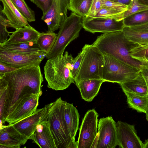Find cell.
Here are the masks:
<instances>
[{
    "mask_svg": "<svg viewBox=\"0 0 148 148\" xmlns=\"http://www.w3.org/2000/svg\"><path fill=\"white\" fill-rule=\"evenodd\" d=\"M32 140L41 148H57L50 122L47 120L37 125Z\"/></svg>",
    "mask_w": 148,
    "mask_h": 148,
    "instance_id": "e0dca14e",
    "label": "cell"
},
{
    "mask_svg": "<svg viewBox=\"0 0 148 148\" xmlns=\"http://www.w3.org/2000/svg\"><path fill=\"white\" fill-rule=\"evenodd\" d=\"M104 65V55L97 47L87 44L75 82L85 79H102Z\"/></svg>",
    "mask_w": 148,
    "mask_h": 148,
    "instance_id": "8992f818",
    "label": "cell"
},
{
    "mask_svg": "<svg viewBox=\"0 0 148 148\" xmlns=\"http://www.w3.org/2000/svg\"><path fill=\"white\" fill-rule=\"evenodd\" d=\"M43 81L40 65L27 66L0 75V120L5 122L8 115L25 97L42 93Z\"/></svg>",
    "mask_w": 148,
    "mask_h": 148,
    "instance_id": "6da1fadb",
    "label": "cell"
},
{
    "mask_svg": "<svg viewBox=\"0 0 148 148\" xmlns=\"http://www.w3.org/2000/svg\"><path fill=\"white\" fill-rule=\"evenodd\" d=\"M65 101L60 97L45 106L47 118L57 148H77V142L71 136L64 114Z\"/></svg>",
    "mask_w": 148,
    "mask_h": 148,
    "instance_id": "277c9868",
    "label": "cell"
},
{
    "mask_svg": "<svg viewBox=\"0 0 148 148\" xmlns=\"http://www.w3.org/2000/svg\"><path fill=\"white\" fill-rule=\"evenodd\" d=\"M70 0H53L47 12L41 19L47 24L48 31L54 32L60 29L68 16Z\"/></svg>",
    "mask_w": 148,
    "mask_h": 148,
    "instance_id": "8fae6325",
    "label": "cell"
},
{
    "mask_svg": "<svg viewBox=\"0 0 148 148\" xmlns=\"http://www.w3.org/2000/svg\"><path fill=\"white\" fill-rule=\"evenodd\" d=\"M119 84L123 91L142 96L148 95L146 83L140 72L134 78Z\"/></svg>",
    "mask_w": 148,
    "mask_h": 148,
    "instance_id": "7402d4cb",
    "label": "cell"
},
{
    "mask_svg": "<svg viewBox=\"0 0 148 148\" xmlns=\"http://www.w3.org/2000/svg\"><path fill=\"white\" fill-rule=\"evenodd\" d=\"M130 40L141 46L148 45V30H138L125 26L123 30Z\"/></svg>",
    "mask_w": 148,
    "mask_h": 148,
    "instance_id": "d4e9b609",
    "label": "cell"
},
{
    "mask_svg": "<svg viewBox=\"0 0 148 148\" xmlns=\"http://www.w3.org/2000/svg\"><path fill=\"white\" fill-rule=\"evenodd\" d=\"M1 5L0 7V44L5 42L7 40L8 37L10 36L11 32L7 30L9 27V22L3 12Z\"/></svg>",
    "mask_w": 148,
    "mask_h": 148,
    "instance_id": "1f68e13d",
    "label": "cell"
},
{
    "mask_svg": "<svg viewBox=\"0 0 148 148\" xmlns=\"http://www.w3.org/2000/svg\"><path fill=\"white\" fill-rule=\"evenodd\" d=\"M118 145L121 148H144L134 126L119 121L116 123Z\"/></svg>",
    "mask_w": 148,
    "mask_h": 148,
    "instance_id": "5bb4252c",
    "label": "cell"
},
{
    "mask_svg": "<svg viewBox=\"0 0 148 148\" xmlns=\"http://www.w3.org/2000/svg\"><path fill=\"white\" fill-rule=\"evenodd\" d=\"M103 82L102 79H90L81 80L75 83L82 99L90 102L97 95Z\"/></svg>",
    "mask_w": 148,
    "mask_h": 148,
    "instance_id": "d6986e66",
    "label": "cell"
},
{
    "mask_svg": "<svg viewBox=\"0 0 148 148\" xmlns=\"http://www.w3.org/2000/svg\"><path fill=\"white\" fill-rule=\"evenodd\" d=\"M35 4L37 7L42 11L43 15L47 12L51 6L53 0H30Z\"/></svg>",
    "mask_w": 148,
    "mask_h": 148,
    "instance_id": "d590c367",
    "label": "cell"
},
{
    "mask_svg": "<svg viewBox=\"0 0 148 148\" xmlns=\"http://www.w3.org/2000/svg\"><path fill=\"white\" fill-rule=\"evenodd\" d=\"M102 8L125 11L127 6L111 0H101Z\"/></svg>",
    "mask_w": 148,
    "mask_h": 148,
    "instance_id": "e575fe53",
    "label": "cell"
},
{
    "mask_svg": "<svg viewBox=\"0 0 148 148\" xmlns=\"http://www.w3.org/2000/svg\"><path fill=\"white\" fill-rule=\"evenodd\" d=\"M114 1L128 6L130 3L131 0H111Z\"/></svg>",
    "mask_w": 148,
    "mask_h": 148,
    "instance_id": "60d3db41",
    "label": "cell"
},
{
    "mask_svg": "<svg viewBox=\"0 0 148 148\" xmlns=\"http://www.w3.org/2000/svg\"><path fill=\"white\" fill-rule=\"evenodd\" d=\"M42 93H33L24 98L5 119L9 124L15 123L33 113L37 109Z\"/></svg>",
    "mask_w": 148,
    "mask_h": 148,
    "instance_id": "4fadbf2b",
    "label": "cell"
},
{
    "mask_svg": "<svg viewBox=\"0 0 148 148\" xmlns=\"http://www.w3.org/2000/svg\"><path fill=\"white\" fill-rule=\"evenodd\" d=\"M57 36V34L54 32H42L40 33L36 42L40 48L47 54L54 44Z\"/></svg>",
    "mask_w": 148,
    "mask_h": 148,
    "instance_id": "4316f807",
    "label": "cell"
},
{
    "mask_svg": "<svg viewBox=\"0 0 148 148\" xmlns=\"http://www.w3.org/2000/svg\"><path fill=\"white\" fill-rule=\"evenodd\" d=\"M18 69L0 63V75Z\"/></svg>",
    "mask_w": 148,
    "mask_h": 148,
    "instance_id": "74e56055",
    "label": "cell"
},
{
    "mask_svg": "<svg viewBox=\"0 0 148 148\" xmlns=\"http://www.w3.org/2000/svg\"><path fill=\"white\" fill-rule=\"evenodd\" d=\"M0 125V148H19L28 140L12 124L6 125L1 124Z\"/></svg>",
    "mask_w": 148,
    "mask_h": 148,
    "instance_id": "2e32d148",
    "label": "cell"
},
{
    "mask_svg": "<svg viewBox=\"0 0 148 148\" xmlns=\"http://www.w3.org/2000/svg\"><path fill=\"white\" fill-rule=\"evenodd\" d=\"M133 29L138 30H148V23L141 25L130 27Z\"/></svg>",
    "mask_w": 148,
    "mask_h": 148,
    "instance_id": "ab89813d",
    "label": "cell"
},
{
    "mask_svg": "<svg viewBox=\"0 0 148 148\" xmlns=\"http://www.w3.org/2000/svg\"><path fill=\"white\" fill-rule=\"evenodd\" d=\"M47 119V112L45 106L41 108H37L31 115L12 124L21 133L25 135L28 139L32 140L37 125L40 122Z\"/></svg>",
    "mask_w": 148,
    "mask_h": 148,
    "instance_id": "9a60e30c",
    "label": "cell"
},
{
    "mask_svg": "<svg viewBox=\"0 0 148 148\" xmlns=\"http://www.w3.org/2000/svg\"><path fill=\"white\" fill-rule=\"evenodd\" d=\"M102 8L101 0H92L89 13L87 17H94Z\"/></svg>",
    "mask_w": 148,
    "mask_h": 148,
    "instance_id": "8d00e7d4",
    "label": "cell"
},
{
    "mask_svg": "<svg viewBox=\"0 0 148 148\" xmlns=\"http://www.w3.org/2000/svg\"><path fill=\"white\" fill-rule=\"evenodd\" d=\"M72 56L65 51L64 55L57 56L47 60L44 67L47 87L55 90H63L74 83L71 72L73 60Z\"/></svg>",
    "mask_w": 148,
    "mask_h": 148,
    "instance_id": "3957f363",
    "label": "cell"
},
{
    "mask_svg": "<svg viewBox=\"0 0 148 148\" xmlns=\"http://www.w3.org/2000/svg\"><path fill=\"white\" fill-rule=\"evenodd\" d=\"M0 0L3 6L2 10L9 22V27L17 30L29 25L10 0Z\"/></svg>",
    "mask_w": 148,
    "mask_h": 148,
    "instance_id": "ac0fdd59",
    "label": "cell"
},
{
    "mask_svg": "<svg viewBox=\"0 0 148 148\" xmlns=\"http://www.w3.org/2000/svg\"><path fill=\"white\" fill-rule=\"evenodd\" d=\"M0 48L16 53H32L44 51L38 46L36 41L14 43H4L0 44Z\"/></svg>",
    "mask_w": 148,
    "mask_h": 148,
    "instance_id": "603a6c76",
    "label": "cell"
},
{
    "mask_svg": "<svg viewBox=\"0 0 148 148\" xmlns=\"http://www.w3.org/2000/svg\"><path fill=\"white\" fill-rule=\"evenodd\" d=\"M84 17L72 12L67 17L60 27L53 47L46 57L49 59L57 56L62 55L66 47L79 36L83 28Z\"/></svg>",
    "mask_w": 148,
    "mask_h": 148,
    "instance_id": "5b68a950",
    "label": "cell"
},
{
    "mask_svg": "<svg viewBox=\"0 0 148 148\" xmlns=\"http://www.w3.org/2000/svg\"><path fill=\"white\" fill-rule=\"evenodd\" d=\"M125 26L132 27L148 23V10L128 16L123 19Z\"/></svg>",
    "mask_w": 148,
    "mask_h": 148,
    "instance_id": "83f0119b",
    "label": "cell"
},
{
    "mask_svg": "<svg viewBox=\"0 0 148 148\" xmlns=\"http://www.w3.org/2000/svg\"><path fill=\"white\" fill-rule=\"evenodd\" d=\"M104 56L102 79L104 82L119 84L134 78L140 72L139 70L113 58L105 55Z\"/></svg>",
    "mask_w": 148,
    "mask_h": 148,
    "instance_id": "52a82bcc",
    "label": "cell"
},
{
    "mask_svg": "<svg viewBox=\"0 0 148 148\" xmlns=\"http://www.w3.org/2000/svg\"><path fill=\"white\" fill-rule=\"evenodd\" d=\"M146 119L148 121V108L146 113H145Z\"/></svg>",
    "mask_w": 148,
    "mask_h": 148,
    "instance_id": "ee69618b",
    "label": "cell"
},
{
    "mask_svg": "<svg viewBox=\"0 0 148 148\" xmlns=\"http://www.w3.org/2000/svg\"><path fill=\"white\" fill-rule=\"evenodd\" d=\"M92 0H70L69 10L84 18L88 16Z\"/></svg>",
    "mask_w": 148,
    "mask_h": 148,
    "instance_id": "484cf974",
    "label": "cell"
},
{
    "mask_svg": "<svg viewBox=\"0 0 148 148\" xmlns=\"http://www.w3.org/2000/svg\"><path fill=\"white\" fill-rule=\"evenodd\" d=\"M129 107L139 112L146 113L148 108V95L142 96L125 91Z\"/></svg>",
    "mask_w": 148,
    "mask_h": 148,
    "instance_id": "cb8c5ba5",
    "label": "cell"
},
{
    "mask_svg": "<svg viewBox=\"0 0 148 148\" xmlns=\"http://www.w3.org/2000/svg\"><path fill=\"white\" fill-rule=\"evenodd\" d=\"M117 145L116 123L112 116L100 119L97 136L92 148H114Z\"/></svg>",
    "mask_w": 148,
    "mask_h": 148,
    "instance_id": "9c48e42d",
    "label": "cell"
},
{
    "mask_svg": "<svg viewBox=\"0 0 148 148\" xmlns=\"http://www.w3.org/2000/svg\"><path fill=\"white\" fill-rule=\"evenodd\" d=\"M140 73L146 81L148 89V65L144 67L140 71Z\"/></svg>",
    "mask_w": 148,
    "mask_h": 148,
    "instance_id": "f35d334b",
    "label": "cell"
},
{
    "mask_svg": "<svg viewBox=\"0 0 148 148\" xmlns=\"http://www.w3.org/2000/svg\"><path fill=\"white\" fill-rule=\"evenodd\" d=\"M11 33L12 34L5 43H23L36 41L40 34L30 25L16 30Z\"/></svg>",
    "mask_w": 148,
    "mask_h": 148,
    "instance_id": "ffe728a7",
    "label": "cell"
},
{
    "mask_svg": "<svg viewBox=\"0 0 148 148\" xmlns=\"http://www.w3.org/2000/svg\"><path fill=\"white\" fill-rule=\"evenodd\" d=\"M144 148H148V139L146 140L144 143Z\"/></svg>",
    "mask_w": 148,
    "mask_h": 148,
    "instance_id": "7bdbcfd3",
    "label": "cell"
},
{
    "mask_svg": "<svg viewBox=\"0 0 148 148\" xmlns=\"http://www.w3.org/2000/svg\"><path fill=\"white\" fill-rule=\"evenodd\" d=\"M130 54L133 58L148 64V45L135 47L130 51Z\"/></svg>",
    "mask_w": 148,
    "mask_h": 148,
    "instance_id": "4dcf8cb0",
    "label": "cell"
},
{
    "mask_svg": "<svg viewBox=\"0 0 148 148\" xmlns=\"http://www.w3.org/2000/svg\"><path fill=\"white\" fill-rule=\"evenodd\" d=\"M98 116L94 109L86 113L79 128L77 148L92 147L97 135Z\"/></svg>",
    "mask_w": 148,
    "mask_h": 148,
    "instance_id": "ba28073f",
    "label": "cell"
},
{
    "mask_svg": "<svg viewBox=\"0 0 148 148\" xmlns=\"http://www.w3.org/2000/svg\"><path fill=\"white\" fill-rule=\"evenodd\" d=\"M14 5L28 22L35 21L34 12L27 5L24 0H10Z\"/></svg>",
    "mask_w": 148,
    "mask_h": 148,
    "instance_id": "f1b7e54d",
    "label": "cell"
},
{
    "mask_svg": "<svg viewBox=\"0 0 148 148\" xmlns=\"http://www.w3.org/2000/svg\"><path fill=\"white\" fill-rule=\"evenodd\" d=\"M92 45L97 47L104 55L113 58L140 71L148 65L131 57L130 51L140 45L129 40L122 31L103 33L97 37Z\"/></svg>",
    "mask_w": 148,
    "mask_h": 148,
    "instance_id": "7a4b0ae2",
    "label": "cell"
},
{
    "mask_svg": "<svg viewBox=\"0 0 148 148\" xmlns=\"http://www.w3.org/2000/svg\"><path fill=\"white\" fill-rule=\"evenodd\" d=\"M140 3L148 6V0H138Z\"/></svg>",
    "mask_w": 148,
    "mask_h": 148,
    "instance_id": "b9f144b4",
    "label": "cell"
},
{
    "mask_svg": "<svg viewBox=\"0 0 148 148\" xmlns=\"http://www.w3.org/2000/svg\"><path fill=\"white\" fill-rule=\"evenodd\" d=\"M47 54L45 51L27 54L13 53L0 48V63L17 69L40 65Z\"/></svg>",
    "mask_w": 148,
    "mask_h": 148,
    "instance_id": "30bf717a",
    "label": "cell"
},
{
    "mask_svg": "<svg viewBox=\"0 0 148 148\" xmlns=\"http://www.w3.org/2000/svg\"><path fill=\"white\" fill-rule=\"evenodd\" d=\"M148 10V6L139 3L138 0H131L127 6V10L121 14L119 16L121 20L137 12Z\"/></svg>",
    "mask_w": 148,
    "mask_h": 148,
    "instance_id": "f546056e",
    "label": "cell"
},
{
    "mask_svg": "<svg viewBox=\"0 0 148 148\" xmlns=\"http://www.w3.org/2000/svg\"><path fill=\"white\" fill-rule=\"evenodd\" d=\"M64 119L72 138L75 140L79 123V115L73 104L65 101L64 107Z\"/></svg>",
    "mask_w": 148,
    "mask_h": 148,
    "instance_id": "44dd1931",
    "label": "cell"
},
{
    "mask_svg": "<svg viewBox=\"0 0 148 148\" xmlns=\"http://www.w3.org/2000/svg\"><path fill=\"white\" fill-rule=\"evenodd\" d=\"M124 12V11L102 8L97 14L93 17L116 18Z\"/></svg>",
    "mask_w": 148,
    "mask_h": 148,
    "instance_id": "836d02e7",
    "label": "cell"
},
{
    "mask_svg": "<svg viewBox=\"0 0 148 148\" xmlns=\"http://www.w3.org/2000/svg\"><path fill=\"white\" fill-rule=\"evenodd\" d=\"M83 28L92 33H103L122 31L125 27L123 20H119L116 18H84Z\"/></svg>",
    "mask_w": 148,
    "mask_h": 148,
    "instance_id": "7c38bea8",
    "label": "cell"
},
{
    "mask_svg": "<svg viewBox=\"0 0 148 148\" xmlns=\"http://www.w3.org/2000/svg\"><path fill=\"white\" fill-rule=\"evenodd\" d=\"M87 44H86L82 48L81 51L78 53L74 58L71 65V72L72 78L74 80L78 74L82 60L87 47Z\"/></svg>",
    "mask_w": 148,
    "mask_h": 148,
    "instance_id": "d6a6232c",
    "label": "cell"
}]
</instances>
